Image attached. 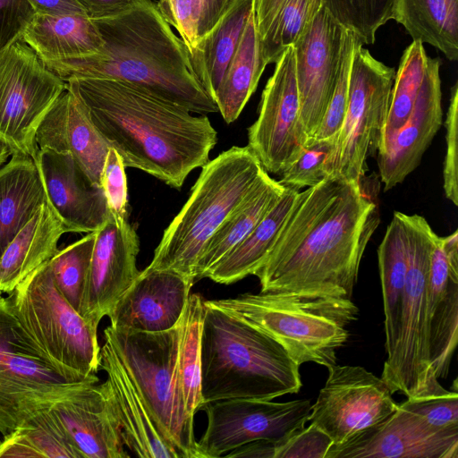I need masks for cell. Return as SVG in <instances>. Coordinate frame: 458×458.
<instances>
[{"instance_id": "6da1fadb", "label": "cell", "mask_w": 458, "mask_h": 458, "mask_svg": "<svg viewBox=\"0 0 458 458\" xmlns=\"http://www.w3.org/2000/svg\"><path fill=\"white\" fill-rule=\"evenodd\" d=\"M360 182L331 174L299 191L255 274L261 292L351 299L366 246L379 225Z\"/></svg>"}, {"instance_id": "7a4b0ae2", "label": "cell", "mask_w": 458, "mask_h": 458, "mask_svg": "<svg viewBox=\"0 0 458 458\" xmlns=\"http://www.w3.org/2000/svg\"><path fill=\"white\" fill-rule=\"evenodd\" d=\"M65 82L125 167L180 189L190 173L209 161L217 131L207 114L193 115L179 105L117 80L71 78Z\"/></svg>"}, {"instance_id": "3957f363", "label": "cell", "mask_w": 458, "mask_h": 458, "mask_svg": "<svg viewBox=\"0 0 458 458\" xmlns=\"http://www.w3.org/2000/svg\"><path fill=\"white\" fill-rule=\"evenodd\" d=\"M91 19L104 42L99 52L43 62L61 80H117L191 113L218 112L193 74L185 45L173 32L157 4L131 0L113 14Z\"/></svg>"}, {"instance_id": "277c9868", "label": "cell", "mask_w": 458, "mask_h": 458, "mask_svg": "<svg viewBox=\"0 0 458 458\" xmlns=\"http://www.w3.org/2000/svg\"><path fill=\"white\" fill-rule=\"evenodd\" d=\"M301 386L300 366L280 344L204 300L200 335L202 403L233 398L274 400L296 394Z\"/></svg>"}, {"instance_id": "5b68a950", "label": "cell", "mask_w": 458, "mask_h": 458, "mask_svg": "<svg viewBox=\"0 0 458 458\" xmlns=\"http://www.w3.org/2000/svg\"><path fill=\"white\" fill-rule=\"evenodd\" d=\"M264 171L248 146H233L209 160L145 269L171 270L195 282L196 265L207 242Z\"/></svg>"}, {"instance_id": "8992f818", "label": "cell", "mask_w": 458, "mask_h": 458, "mask_svg": "<svg viewBox=\"0 0 458 458\" xmlns=\"http://www.w3.org/2000/svg\"><path fill=\"white\" fill-rule=\"evenodd\" d=\"M268 335L299 366L315 362L327 369L349 338L358 307L349 298L308 297L260 292L208 301Z\"/></svg>"}, {"instance_id": "52a82bcc", "label": "cell", "mask_w": 458, "mask_h": 458, "mask_svg": "<svg viewBox=\"0 0 458 458\" xmlns=\"http://www.w3.org/2000/svg\"><path fill=\"white\" fill-rule=\"evenodd\" d=\"M8 296L27 335L62 376L72 383L98 382V327L82 318L61 294L47 261Z\"/></svg>"}, {"instance_id": "ba28073f", "label": "cell", "mask_w": 458, "mask_h": 458, "mask_svg": "<svg viewBox=\"0 0 458 458\" xmlns=\"http://www.w3.org/2000/svg\"><path fill=\"white\" fill-rule=\"evenodd\" d=\"M123 363L157 429L179 458H201L178 372L179 323L163 332L104 331Z\"/></svg>"}, {"instance_id": "9c48e42d", "label": "cell", "mask_w": 458, "mask_h": 458, "mask_svg": "<svg viewBox=\"0 0 458 458\" xmlns=\"http://www.w3.org/2000/svg\"><path fill=\"white\" fill-rule=\"evenodd\" d=\"M406 235L408 271L400 337L394 356L385 360L381 378L392 394L424 396L442 387L429 356L428 284L437 234L419 215L402 213Z\"/></svg>"}, {"instance_id": "30bf717a", "label": "cell", "mask_w": 458, "mask_h": 458, "mask_svg": "<svg viewBox=\"0 0 458 458\" xmlns=\"http://www.w3.org/2000/svg\"><path fill=\"white\" fill-rule=\"evenodd\" d=\"M395 71L377 60L356 38L350 70L348 104L328 162L329 174L361 182L367 158L380 145Z\"/></svg>"}, {"instance_id": "8fae6325", "label": "cell", "mask_w": 458, "mask_h": 458, "mask_svg": "<svg viewBox=\"0 0 458 458\" xmlns=\"http://www.w3.org/2000/svg\"><path fill=\"white\" fill-rule=\"evenodd\" d=\"M80 384L70 382L52 366L23 329L11 298L0 293L2 436L13 432L38 404L63 396Z\"/></svg>"}, {"instance_id": "7c38bea8", "label": "cell", "mask_w": 458, "mask_h": 458, "mask_svg": "<svg viewBox=\"0 0 458 458\" xmlns=\"http://www.w3.org/2000/svg\"><path fill=\"white\" fill-rule=\"evenodd\" d=\"M66 88L22 39L0 52V141L34 159L37 130Z\"/></svg>"}, {"instance_id": "4fadbf2b", "label": "cell", "mask_w": 458, "mask_h": 458, "mask_svg": "<svg viewBox=\"0 0 458 458\" xmlns=\"http://www.w3.org/2000/svg\"><path fill=\"white\" fill-rule=\"evenodd\" d=\"M199 411L208 418L197 441L201 458H216L256 440L282 442L310 421L311 403L309 399L233 398L202 403Z\"/></svg>"}, {"instance_id": "5bb4252c", "label": "cell", "mask_w": 458, "mask_h": 458, "mask_svg": "<svg viewBox=\"0 0 458 458\" xmlns=\"http://www.w3.org/2000/svg\"><path fill=\"white\" fill-rule=\"evenodd\" d=\"M328 371L310 421L331 438L333 446L347 443L396 410L386 382L363 367L335 364Z\"/></svg>"}, {"instance_id": "9a60e30c", "label": "cell", "mask_w": 458, "mask_h": 458, "mask_svg": "<svg viewBox=\"0 0 458 458\" xmlns=\"http://www.w3.org/2000/svg\"><path fill=\"white\" fill-rule=\"evenodd\" d=\"M308 142L301 116L295 54L293 47H289L276 62L262 92L258 118L248 129L247 146L267 173L282 174Z\"/></svg>"}, {"instance_id": "2e32d148", "label": "cell", "mask_w": 458, "mask_h": 458, "mask_svg": "<svg viewBox=\"0 0 458 458\" xmlns=\"http://www.w3.org/2000/svg\"><path fill=\"white\" fill-rule=\"evenodd\" d=\"M326 458H458V425L434 427L398 404L381 423L332 445Z\"/></svg>"}, {"instance_id": "e0dca14e", "label": "cell", "mask_w": 458, "mask_h": 458, "mask_svg": "<svg viewBox=\"0 0 458 458\" xmlns=\"http://www.w3.org/2000/svg\"><path fill=\"white\" fill-rule=\"evenodd\" d=\"M80 314L98 327L140 271L136 259L140 239L126 217L110 213L96 232Z\"/></svg>"}, {"instance_id": "ac0fdd59", "label": "cell", "mask_w": 458, "mask_h": 458, "mask_svg": "<svg viewBox=\"0 0 458 458\" xmlns=\"http://www.w3.org/2000/svg\"><path fill=\"white\" fill-rule=\"evenodd\" d=\"M344 30L322 5L293 46L301 116L309 140L318 131L335 88Z\"/></svg>"}, {"instance_id": "d6986e66", "label": "cell", "mask_w": 458, "mask_h": 458, "mask_svg": "<svg viewBox=\"0 0 458 458\" xmlns=\"http://www.w3.org/2000/svg\"><path fill=\"white\" fill-rule=\"evenodd\" d=\"M47 203L61 219L66 233L96 232L110 215L101 185L94 183L67 153L38 149L34 157Z\"/></svg>"}, {"instance_id": "ffe728a7", "label": "cell", "mask_w": 458, "mask_h": 458, "mask_svg": "<svg viewBox=\"0 0 458 458\" xmlns=\"http://www.w3.org/2000/svg\"><path fill=\"white\" fill-rule=\"evenodd\" d=\"M40 404L81 458L130 457L99 385L81 383L70 393Z\"/></svg>"}, {"instance_id": "44dd1931", "label": "cell", "mask_w": 458, "mask_h": 458, "mask_svg": "<svg viewBox=\"0 0 458 458\" xmlns=\"http://www.w3.org/2000/svg\"><path fill=\"white\" fill-rule=\"evenodd\" d=\"M440 60L428 58L422 84L411 114L377 151V166L385 191L403 182L420 165L443 122Z\"/></svg>"}, {"instance_id": "7402d4cb", "label": "cell", "mask_w": 458, "mask_h": 458, "mask_svg": "<svg viewBox=\"0 0 458 458\" xmlns=\"http://www.w3.org/2000/svg\"><path fill=\"white\" fill-rule=\"evenodd\" d=\"M194 282L171 270L144 269L107 317L115 329L163 332L179 323Z\"/></svg>"}, {"instance_id": "603a6c76", "label": "cell", "mask_w": 458, "mask_h": 458, "mask_svg": "<svg viewBox=\"0 0 458 458\" xmlns=\"http://www.w3.org/2000/svg\"><path fill=\"white\" fill-rule=\"evenodd\" d=\"M428 347L437 378L446 377L458 344V231L437 235L428 284Z\"/></svg>"}, {"instance_id": "cb8c5ba5", "label": "cell", "mask_w": 458, "mask_h": 458, "mask_svg": "<svg viewBox=\"0 0 458 458\" xmlns=\"http://www.w3.org/2000/svg\"><path fill=\"white\" fill-rule=\"evenodd\" d=\"M100 388L119 425L124 445L138 457L179 458L157 429L146 404L110 342L100 347Z\"/></svg>"}, {"instance_id": "d4e9b609", "label": "cell", "mask_w": 458, "mask_h": 458, "mask_svg": "<svg viewBox=\"0 0 458 458\" xmlns=\"http://www.w3.org/2000/svg\"><path fill=\"white\" fill-rule=\"evenodd\" d=\"M38 149L70 154L89 179L101 185L109 144L93 124L82 103L66 88L36 132Z\"/></svg>"}, {"instance_id": "484cf974", "label": "cell", "mask_w": 458, "mask_h": 458, "mask_svg": "<svg viewBox=\"0 0 458 458\" xmlns=\"http://www.w3.org/2000/svg\"><path fill=\"white\" fill-rule=\"evenodd\" d=\"M66 233L61 219L47 203L18 232L0 255V293H10L30 273L58 250Z\"/></svg>"}, {"instance_id": "4316f807", "label": "cell", "mask_w": 458, "mask_h": 458, "mask_svg": "<svg viewBox=\"0 0 458 458\" xmlns=\"http://www.w3.org/2000/svg\"><path fill=\"white\" fill-rule=\"evenodd\" d=\"M254 5L255 0H235L216 24L188 51L194 76L214 102Z\"/></svg>"}, {"instance_id": "83f0119b", "label": "cell", "mask_w": 458, "mask_h": 458, "mask_svg": "<svg viewBox=\"0 0 458 458\" xmlns=\"http://www.w3.org/2000/svg\"><path fill=\"white\" fill-rule=\"evenodd\" d=\"M45 203L47 195L34 159L12 154L0 166V255Z\"/></svg>"}, {"instance_id": "f1b7e54d", "label": "cell", "mask_w": 458, "mask_h": 458, "mask_svg": "<svg viewBox=\"0 0 458 458\" xmlns=\"http://www.w3.org/2000/svg\"><path fill=\"white\" fill-rule=\"evenodd\" d=\"M22 40L43 61L63 60L100 51L103 39L87 13H36L27 26Z\"/></svg>"}, {"instance_id": "f546056e", "label": "cell", "mask_w": 458, "mask_h": 458, "mask_svg": "<svg viewBox=\"0 0 458 458\" xmlns=\"http://www.w3.org/2000/svg\"><path fill=\"white\" fill-rule=\"evenodd\" d=\"M285 187L265 170L259 180L207 242L195 268V279L237 247L282 196Z\"/></svg>"}, {"instance_id": "4dcf8cb0", "label": "cell", "mask_w": 458, "mask_h": 458, "mask_svg": "<svg viewBox=\"0 0 458 458\" xmlns=\"http://www.w3.org/2000/svg\"><path fill=\"white\" fill-rule=\"evenodd\" d=\"M299 191L285 187L282 196L250 234L204 276L230 284L254 275L265 262L295 202Z\"/></svg>"}, {"instance_id": "1f68e13d", "label": "cell", "mask_w": 458, "mask_h": 458, "mask_svg": "<svg viewBox=\"0 0 458 458\" xmlns=\"http://www.w3.org/2000/svg\"><path fill=\"white\" fill-rule=\"evenodd\" d=\"M385 314L386 359L397 348L407 281L408 253L402 212L395 211L377 250Z\"/></svg>"}, {"instance_id": "d6a6232c", "label": "cell", "mask_w": 458, "mask_h": 458, "mask_svg": "<svg viewBox=\"0 0 458 458\" xmlns=\"http://www.w3.org/2000/svg\"><path fill=\"white\" fill-rule=\"evenodd\" d=\"M267 64L253 12L215 98L218 112L226 123H232L239 117Z\"/></svg>"}, {"instance_id": "836d02e7", "label": "cell", "mask_w": 458, "mask_h": 458, "mask_svg": "<svg viewBox=\"0 0 458 458\" xmlns=\"http://www.w3.org/2000/svg\"><path fill=\"white\" fill-rule=\"evenodd\" d=\"M412 40L428 43L458 59V0H395L394 18Z\"/></svg>"}, {"instance_id": "e575fe53", "label": "cell", "mask_w": 458, "mask_h": 458, "mask_svg": "<svg viewBox=\"0 0 458 458\" xmlns=\"http://www.w3.org/2000/svg\"><path fill=\"white\" fill-rule=\"evenodd\" d=\"M0 457L81 458L41 404L0 440Z\"/></svg>"}, {"instance_id": "d590c367", "label": "cell", "mask_w": 458, "mask_h": 458, "mask_svg": "<svg viewBox=\"0 0 458 458\" xmlns=\"http://www.w3.org/2000/svg\"><path fill=\"white\" fill-rule=\"evenodd\" d=\"M204 300L191 293L179 321L178 372L187 412L194 418L202 403L200 391V335Z\"/></svg>"}, {"instance_id": "8d00e7d4", "label": "cell", "mask_w": 458, "mask_h": 458, "mask_svg": "<svg viewBox=\"0 0 458 458\" xmlns=\"http://www.w3.org/2000/svg\"><path fill=\"white\" fill-rule=\"evenodd\" d=\"M428 58L420 40H413L404 50L394 75L388 115L377 151L386 145L411 114L422 84Z\"/></svg>"}, {"instance_id": "74e56055", "label": "cell", "mask_w": 458, "mask_h": 458, "mask_svg": "<svg viewBox=\"0 0 458 458\" xmlns=\"http://www.w3.org/2000/svg\"><path fill=\"white\" fill-rule=\"evenodd\" d=\"M96 233L66 246L47 261L53 281L64 299L78 311L81 306Z\"/></svg>"}, {"instance_id": "f35d334b", "label": "cell", "mask_w": 458, "mask_h": 458, "mask_svg": "<svg viewBox=\"0 0 458 458\" xmlns=\"http://www.w3.org/2000/svg\"><path fill=\"white\" fill-rule=\"evenodd\" d=\"M322 0H288L260 38L267 64L276 63L285 49L293 47L322 7Z\"/></svg>"}, {"instance_id": "ab89813d", "label": "cell", "mask_w": 458, "mask_h": 458, "mask_svg": "<svg viewBox=\"0 0 458 458\" xmlns=\"http://www.w3.org/2000/svg\"><path fill=\"white\" fill-rule=\"evenodd\" d=\"M395 0H322L331 16L364 44H373L377 30L394 18Z\"/></svg>"}, {"instance_id": "60d3db41", "label": "cell", "mask_w": 458, "mask_h": 458, "mask_svg": "<svg viewBox=\"0 0 458 458\" xmlns=\"http://www.w3.org/2000/svg\"><path fill=\"white\" fill-rule=\"evenodd\" d=\"M336 135L309 140L298 158L281 174L279 182L299 191L316 185L329 175L328 162L334 152Z\"/></svg>"}, {"instance_id": "b9f144b4", "label": "cell", "mask_w": 458, "mask_h": 458, "mask_svg": "<svg viewBox=\"0 0 458 458\" xmlns=\"http://www.w3.org/2000/svg\"><path fill=\"white\" fill-rule=\"evenodd\" d=\"M356 38L352 31L344 29L335 88L322 122L312 140L333 137L341 129L348 104L350 70Z\"/></svg>"}, {"instance_id": "7bdbcfd3", "label": "cell", "mask_w": 458, "mask_h": 458, "mask_svg": "<svg viewBox=\"0 0 458 458\" xmlns=\"http://www.w3.org/2000/svg\"><path fill=\"white\" fill-rule=\"evenodd\" d=\"M403 408L415 412L430 425L438 428L458 425V394L443 386L433 394L407 398L401 403Z\"/></svg>"}, {"instance_id": "ee69618b", "label": "cell", "mask_w": 458, "mask_h": 458, "mask_svg": "<svg viewBox=\"0 0 458 458\" xmlns=\"http://www.w3.org/2000/svg\"><path fill=\"white\" fill-rule=\"evenodd\" d=\"M157 8L169 25L176 29L187 51L199 41L200 0H158Z\"/></svg>"}, {"instance_id": "f6af8a7d", "label": "cell", "mask_w": 458, "mask_h": 458, "mask_svg": "<svg viewBox=\"0 0 458 458\" xmlns=\"http://www.w3.org/2000/svg\"><path fill=\"white\" fill-rule=\"evenodd\" d=\"M331 438L310 423L276 445L274 458H326Z\"/></svg>"}, {"instance_id": "bcb514c9", "label": "cell", "mask_w": 458, "mask_h": 458, "mask_svg": "<svg viewBox=\"0 0 458 458\" xmlns=\"http://www.w3.org/2000/svg\"><path fill=\"white\" fill-rule=\"evenodd\" d=\"M101 186L110 213L127 218L128 190L125 166L117 151L110 148L103 166Z\"/></svg>"}, {"instance_id": "7dc6e473", "label": "cell", "mask_w": 458, "mask_h": 458, "mask_svg": "<svg viewBox=\"0 0 458 458\" xmlns=\"http://www.w3.org/2000/svg\"><path fill=\"white\" fill-rule=\"evenodd\" d=\"M446 154L444 161V190L445 197L458 205L457 140H458V84L452 89L445 119Z\"/></svg>"}, {"instance_id": "c3c4849f", "label": "cell", "mask_w": 458, "mask_h": 458, "mask_svg": "<svg viewBox=\"0 0 458 458\" xmlns=\"http://www.w3.org/2000/svg\"><path fill=\"white\" fill-rule=\"evenodd\" d=\"M35 14L28 0H0V52L22 39Z\"/></svg>"}, {"instance_id": "681fc988", "label": "cell", "mask_w": 458, "mask_h": 458, "mask_svg": "<svg viewBox=\"0 0 458 458\" xmlns=\"http://www.w3.org/2000/svg\"><path fill=\"white\" fill-rule=\"evenodd\" d=\"M235 0H200L201 17L199 27V40L220 20Z\"/></svg>"}, {"instance_id": "f907efd6", "label": "cell", "mask_w": 458, "mask_h": 458, "mask_svg": "<svg viewBox=\"0 0 458 458\" xmlns=\"http://www.w3.org/2000/svg\"><path fill=\"white\" fill-rule=\"evenodd\" d=\"M36 13L42 14H72L87 13L77 0H28ZM88 14V13H87Z\"/></svg>"}, {"instance_id": "816d5d0a", "label": "cell", "mask_w": 458, "mask_h": 458, "mask_svg": "<svg viewBox=\"0 0 458 458\" xmlns=\"http://www.w3.org/2000/svg\"><path fill=\"white\" fill-rule=\"evenodd\" d=\"M288 0H255L254 12L257 30L261 38L271 21Z\"/></svg>"}, {"instance_id": "f5cc1de1", "label": "cell", "mask_w": 458, "mask_h": 458, "mask_svg": "<svg viewBox=\"0 0 458 458\" xmlns=\"http://www.w3.org/2000/svg\"><path fill=\"white\" fill-rule=\"evenodd\" d=\"M276 444L268 440H256L241 445L230 453L226 457L246 458H274Z\"/></svg>"}, {"instance_id": "db71d44e", "label": "cell", "mask_w": 458, "mask_h": 458, "mask_svg": "<svg viewBox=\"0 0 458 458\" xmlns=\"http://www.w3.org/2000/svg\"><path fill=\"white\" fill-rule=\"evenodd\" d=\"M90 18L113 14L126 6L131 0H77Z\"/></svg>"}, {"instance_id": "11a10c76", "label": "cell", "mask_w": 458, "mask_h": 458, "mask_svg": "<svg viewBox=\"0 0 458 458\" xmlns=\"http://www.w3.org/2000/svg\"><path fill=\"white\" fill-rule=\"evenodd\" d=\"M12 154V149L7 145L0 141V166L10 158Z\"/></svg>"}]
</instances>
